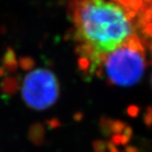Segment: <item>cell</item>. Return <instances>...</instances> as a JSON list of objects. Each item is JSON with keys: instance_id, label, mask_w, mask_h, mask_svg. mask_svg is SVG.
<instances>
[{"instance_id": "1", "label": "cell", "mask_w": 152, "mask_h": 152, "mask_svg": "<svg viewBox=\"0 0 152 152\" xmlns=\"http://www.w3.org/2000/svg\"><path fill=\"white\" fill-rule=\"evenodd\" d=\"M81 38L97 53H108L119 48L131 31L123 9L106 0H86L75 15Z\"/></svg>"}, {"instance_id": "2", "label": "cell", "mask_w": 152, "mask_h": 152, "mask_svg": "<svg viewBox=\"0 0 152 152\" xmlns=\"http://www.w3.org/2000/svg\"><path fill=\"white\" fill-rule=\"evenodd\" d=\"M21 95L31 109L46 110L57 102L60 96V83L51 71L38 68L29 72L23 80Z\"/></svg>"}, {"instance_id": "3", "label": "cell", "mask_w": 152, "mask_h": 152, "mask_svg": "<svg viewBox=\"0 0 152 152\" xmlns=\"http://www.w3.org/2000/svg\"><path fill=\"white\" fill-rule=\"evenodd\" d=\"M105 72L109 79L117 85H133L143 74L144 61L135 50L118 48L108 55Z\"/></svg>"}, {"instance_id": "4", "label": "cell", "mask_w": 152, "mask_h": 152, "mask_svg": "<svg viewBox=\"0 0 152 152\" xmlns=\"http://www.w3.org/2000/svg\"><path fill=\"white\" fill-rule=\"evenodd\" d=\"M95 152H136L135 148L126 146L124 148H120L119 146H115L112 143L97 142V146H94Z\"/></svg>"}]
</instances>
